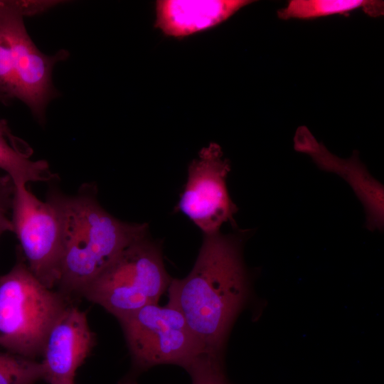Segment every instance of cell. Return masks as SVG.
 <instances>
[{"label":"cell","instance_id":"2e32d148","mask_svg":"<svg viewBox=\"0 0 384 384\" xmlns=\"http://www.w3.org/2000/svg\"><path fill=\"white\" fill-rule=\"evenodd\" d=\"M14 183L7 174L0 171V236L6 232L13 233L11 207Z\"/></svg>","mask_w":384,"mask_h":384},{"label":"cell","instance_id":"5bb4252c","mask_svg":"<svg viewBox=\"0 0 384 384\" xmlns=\"http://www.w3.org/2000/svg\"><path fill=\"white\" fill-rule=\"evenodd\" d=\"M43 379L41 363L10 352H0V384H35Z\"/></svg>","mask_w":384,"mask_h":384},{"label":"cell","instance_id":"277c9868","mask_svg":"<svg viewBox=\"0 0 384 384\" xmlns=\"http://www.w3.org/2000/svg\"><path fill=\"white\" fill-rule=\"evenodd\" d=\"M68 306L65 296L45 287L23 259L0 276V346L33 359L51 326Z\"/></svg>","mask_w":384,"mask_h":384},{"label":"cell","instance_id":"8fae6325","mask_svg":"<svg viewBox=\"0 0 384 384\" xmlns=\"http://www.w3.org/2000/svg\"><path fill=\"white\" fill-rule=\"evenodd\" d=\"M249 0H159L156 3L155 27L166 36L183 38L226 21Z\"/></svg>","mask_w":384,"mask_h":384},{"label":"cell","instance_id":"52a82bcc","mask_svg":"<svg viewBox=\"0 0 384 384\" xmlns=\"http://www.w3.org/2000/svg\"><path fill=\"white\" fill-rule=\"evenodd\" d=\"M25 184H14L13 233L33 274L47 288L58 285L63 252V220L55 191L45 201Z\"/></svg>","mask_w":384,"mask_h":384},{"label":"cell","instance_id":"9c48e42d","mask_svg":"<svg viewBox=\"0 0 384 384\" xmlns=\"http://www.w3.org/2000/svg\"><path fill=\"white\" fill-rule=\"evenodd\" d=\"M94 343L95 335L86 314L68 305L51 326L43 343V379L49 384L74 383L77 369Z\"/></svg>","mask_w":384,"mask_h":384},{"label":"cell","instance_id":"7a4b0ae2","mask_svg":"<svg viewBox=\"0 0 384 384\" xmlns=\"http://www.w3.org/2000/svg\"><path fill=\"white\" fill-rule=\"evenodd\" d=\"M55 193L63 220L58 285L65 296L81 295L126 247L148 234V225L124 222L108 213L95 186L83 185L73 196Z\"/></svg>","mask_w":384,"mask_h":384},{"label":"cell","instance_id":"ba28073f","mask_svg":"<svg viewBox=\"0 0 384 384\" xmlns=\"http://www.w3.org/2000/svg\"><path fill=\"white\" fill-rule=\"evenodd\" d=\"M230 171L220 146L210 143L188 168L187 181L176 209L203 233L220 232L223 223L235 224L238 208L228 193L226 179Z\"/></svg>","mask_w":384,"mask_h":384},{"label":"cell","instance_id":"30bf717a","mask_svg":"<svg viewBox=\"0 0 384 384\" xmlns=\"http://www.w3.org/2000/svg\"><path fill=\"white\" fill-rule=\"evenodd\" d=\"M294 145L297 151L309 155L319 169L336 173L346 180L363 205L366 227L370 230L383 229V186L368 173L356 151L349 159H341L319 142L305 127L297 129Z\"/></svg>","mask_w":384,"mask_h":384},{"label":"cell","instance_id":"9a60e30c","mask_svg":"<svg viewBox=\"0 0 384 384\" xmlns=\"http://www.w3.org/2000/svg\"><path fill=\"white\" fill-rule=\"evenodd\" d=\"M191 384H230L224 370L223 357L203 353L185 368Z\"/></svg>","mask_w":384,"mask_h":384},{"label":"cell","instance_id":"e0dca14e","mask_svg":"<svg viewBox=\"0 0 384 384\" xmlns=\"http://www.w3.org/2000/svg\"><path fill=\"white\" fill-rule=\"evenodd\" d=\"M70 384H75V383H70Z\"/></svg>","mask_w":384,"mask_h":384},{"label":"cell","instance_id":"8992f818","mask_svg":"<svg viewBox=\"0 0 384 384\" xmlns=\"http://www.w3.org/2000/svg\"><path fill=\"white\" fill-rule=\"evenodd\" d=\"M118 321L133 366L139 372L161 364L185 368L205 353L183 314L167 304L145 306Z\"/></svg>","mask_w":384,"mask_h":384},{"label":"cell","instance_id":"3957f363","mask_svg":"<svg viewBox=\"0 0 384 384\" xmlns=\"http://www.w3.org/2000/svg\"><path fill=\"white\" fill-rule=\"evenodd\" d=\"M57 4L0 0V101L22 102L41 122L48 103L58 95L52 82L53 68L68 53H42L28 35L23 19Z\"/></svg>","mask_w":384,"mask_h":384},{"label":"cell","instance_id":"4fadbf2b","mask_svg":"<svg viewBox=\"0 0 384 384\" xmlns=\"http://www.w3.org/2000/svg\"><path fill=\"white\" fill-rule=\"evenodd\" d=\"M362 9L371 16L383 14V1L371 0H292L277 11L278 17L310 19L335 14H346Z\"/></svg>","mask_w":384,"mask_h":384},{"label":"cell","instance_id":"7c38bea8","mask_svg":"<svg viewBox=\"0 0 384 384\" xmlns=\"http://www.w3.org/2000/svg\"><path fill=\"white\" fill-rule=\"evenodd\" d=\"M31 149L12 134L4 119H0V171L7 174L14 184L48 182L55 174L44 160H31Z\"/></svg>","mask_w":384,"mask_h":384},{"label":"cell","instance_id":"5b68a950","mask_svg":"<svg viewBox=\"0 0 384 384\" xmlns=\"http://www.w3.org/2000/svg\"><path fill=\"white\" fill-rule=\"evenodd\" d=\"M171 279L161 244L147 234L126 247L81 295L119 319L158 304Z\"/></svg>","mask_w":384,"mask_h":384},{"label":"cell","instance_id":"6da1fadb","mask_svg":"<svg viewBox=\"0 0 384 384\" xmlns=\"http://www.w3.org/2000/svg\"><path fill=\"white\" fill-rule=\"evenodd\" d=\"M242 237L203 235L189 274L172 278L167 304L184 316L205 353L223 357L230 329L246 304L250 282L242 255Z\"/></svg>","mask_w":384,"mask_h":384}]
</instances>
